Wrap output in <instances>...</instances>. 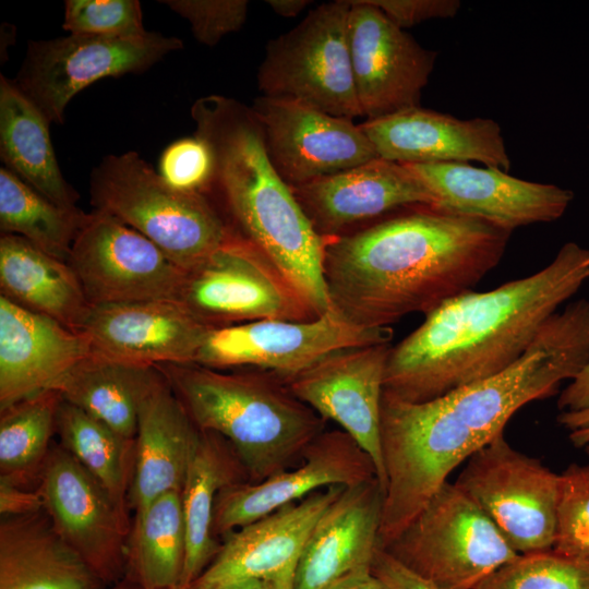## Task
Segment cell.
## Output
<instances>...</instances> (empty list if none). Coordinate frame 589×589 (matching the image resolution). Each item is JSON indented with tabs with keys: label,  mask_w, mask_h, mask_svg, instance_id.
<instances>
[{
	"label": "cell",
	"mask_w": 589,
	"mask_h": 589,
	"mask_svg": "<svg viewBox=\"0 0 589 589\" xmlns=\"http://www.w3.org/2000/svg\"><path fill=\"white\" fill-rule=\"evenodd\" d=\"M589 364V300L557 311L506 370L438 398L411 402L383 392L381 446L386 489L380 548L418 515L459 465L524 406L555 395Z\"/></svg>",
	"instance_id": "obj_1"
},
{
	"label": "cell",
	"mask_w": 589,
	"mask_h": 589,
	"mask_svg": "<svg viewBox=\"0 0 589 589\" xmlns=\"http://www.w3.org/2000/svg\"><path fill=\"white\" fill-rule=\"evenodd\" d=\"M510 233L434 205L390 213L328 240L323 272L332 308L365 328L425 315L495 268Z\"/></svg>",
	"instance_id": "obj_2"
},
{
	"label": "cell",
	"mask_w": 589,
	"mask_h": 589,
	"mask_svg": "<svg viewBox=\"0 0 589 589\" xmlns=\"http://www.w3.org/2000/svg\"><path fill=\"white\" fill-rule=\"evenodd\" d=\"M588 280L589 249L572 241L529 276L445 301L390 347L384 392L428 401L506 370Z\"/></svg>",
	"instance_id": "obj_3"
},
{
	"label": "cell",
	"mask_w": 589,
	"mask_h": 589,
	"mask_svg": "<svg viewBox=\"0 0 589 589\" xmlns=\"http://www.w3.org/2000/svg\"><path fill=\"white\" fill-rule=\"evenodd\" d=\"M195 135L214 156L204 193L229 231L262 252L318 316L332 310L323 264L330 238L318 235L273 166L251 107L220 95L194 101Z\"/></svg>",
	"instance_id": "obj_4"
},
{
	"label": "cell",
	"mask_w": 589,
	"mask_h": 589,
	"mask_svg": "<svg viewBox=\"0 0 589 589\" xmlns=\"http://www.w3.org/2000/svg\"><path fill=\"white\" fill-rule=\"evenodd\" d=\"M203 432L223 436L249 482L297 466L326 421L278 376L260 370H216L196 363L155 366Z\"/></svg>",
	"instance_id": "obj_5"
},
{
	"label": "cell",
	"mask_w": 589,
	"mask_h": 589,
	"mask_svg": "<svg viewBox=\"0 0 589 589\" xmlns=\"http://www.w3.org/2000/svg\"><path fill=\"white\" fill-rule=\"evenodd\" d=\"M89 196L94 209L146 237L185 272L230 236L205 194L173 189L136 152L105 156L92 170Z\"/></svg>",
	"instance_id": "obj_6"
},
{
	"label": "cell",
	"mask_w": 589,
	"mask_h": 589,
	"mask_svg": "<svg viewBox=\"0 0 589 589\" xmlns=\"http://www.w3.org/2000/svg\"><path fill=\"white\" fill-rule=\"evenodd\" d=\"M383 550L438 589H476L519 555L449 481Z\"/></svg>",
	"instance_id": "obj_7"
},
{
	"label": "cell",
	"mask_w": 589,
	"mask_h": 589,
	"mask_svg": "<svg viewBox=\"0 0 589 589\" xmlns=\"http://www.w3.org/2000/svg\"><path fill=\"white\" fill-rule=\"evenodd\" d=\"M348 0L322 3L271 39L257 70L263 96L303 103L335 117L362 116L348 43Z\"/></svg>",
	"instance_id": "obj_8"
},
{
	"label": "cell",
	"mask_w": 589,
	"mask_h": 589,
	"mask_svg": "<svg viewBox=\"0 0 589 589\" xmlns=\"http://www.w3.org/2000/svg\"><path fill=\"white\" fill-rule=\"evenodd\" d=\"M454 484L518 554L553 549L560 474L514 448L504 434L472 454Z\"/></svg>",
	"instance_id": "obj_9"
},
{
	"label": "cell",
	"mask_w": 589,
	"mask_h": 589,
	"mask_svg": "<svg viewBox=\"0 0 589 589\" xmlns=\"http://www.w3.org/2000/svg\"><path fill=\"white\" fill-rule=\"evenodd\" d=\"M177 301L211 329L318 317L262 252L231 232L218 250L185 272Z\"/></svg>",
	"instance_id": "obj_10"
},
{
	"label": "cell",
	"mask_w": 589,
	"mask_h": 589,
	"mask_svg": "<svg viewBox=\"0 0 589 589\" xmlns=\"http://www.w3.org/2000/svg\"><path fill=\"white\" fill-rule=\"evenodd\" d=\"M182 47L181 39L153 32L135 39L69 34L31 40L13 82L50 122L62 124L67 106L88 85L143 72Z\"/></svg>",
	"instance_id": "obj_11"
},
{
	"label": "cell",
	"mask_w": 589,
	"mask_h": 589,
	"mask_svg": "<svg viewBox=\"0 0 589 589\" xmlns=\"http://www.w3.org/2000/svg\"><path fill=\"white\" fill-rule=\"evenodd\" d=\"M392 338L390 327H361L332 309L309 321L268 318L212 329L196 364L260 370L286 381L334 351Z\"/></svg>",
	"instance_id": "obj_12"
},
{
	"label": "cell",
	"mask_w": 589,
	"mask_h": 589,
	"mask_svg": "<svg viewBox=\"0 0 589 589\" xmlns=\"http://www.w3.org/2000/svg\"><path fill=\"white\" fill-rule=\"evenodd\" d=\"M68 263L91 304L177 301L185 271L146 237L94 209L80 229Z\"/></svg>",
	"instance_id": "obj_13"
},
{
	"label": "cell",
	"mask_w": 589,
	"mask_h": 589,
	"mask_svg": "<svg viewBox=\"0 0 589 589\" xmlns=\"http://www.w3.org/2000/svg\"><path fill=\"white\" fill-rule=\"evenodd\" d=\"M59 537L106 586L124 578L132 522L61 445L50 449L37 488Z\"/></svg>",
	"instance_id": "obj_14"
},
{
	"label": "cell",
	"mask_w": 589,
	"mask_h": 589,
	"mask_svg": "<svg viewBox=\"0 0 589 589\" xmlns=\"http://www.w3.org/2000/svg\"><path fill=\"white\" fill-rule=\"evenodd\" d=\"M251 109L267 155L290 187L302 185L377 158L361 124L296 100L259 96Z\"/></svg>",
	"instance_id": "obj_15"
},
{
	"label": "cell",
	"mask_w": 589,
	"mask_h": 589,
	"mask_svg": "<svg viewBox=\"0 0 589 589\" xmlns=\"http://www.w3.org/2000/svg\"><path fill=\"white\" fill-rule=\"evenodd\" d=\"M348 1V43L361 115L373 120L420 106L436 52L368 0Z\"/></svg>",
	"instance_id": "obj_16"
},
{
	"label": "cell",
	"mask_w": 589,
	"mask_h": 589,
	"mask_svg": "<svg viewBox=\"0 0 589 589\" xmlns=\"http://www.w3.org/2000/svg\"><path fill=\"white\" fill-rule=\"evenodd\" d=\"M390 342L334 351L284 381L299 400L333 421L371 457L385 494L381 402Z\"/></svg>",
	"instance_id": "obj_17"
},
{
	"label": "cell",
	"mask_w": 589,
	"mask_h": 589,
	"mask_svg": "<svg viewBox=\"0 0 589 589\" xmlns=\"http://www.w3.org/2000/svg\"><path fill=\"white\" fill-rule=\"evenodd\" d=\"M377 479L371 457L342 430H324L294 467L263 481L231 484L217 496L213 531L226 538L278 508L332 485L351 486Z\"/></svg>",
	"instance_id": "obj_18"
},
{
	"label": "cell",
	"mask_w": 589,
	"mask_h": 589,
	"mask_svg": "<svg viewBox=\"0 0 589 589\" xmlns=\"http://www.w3.org/2000/svg\"><path fill=\"white\" fill-rule=\"evenodd\" d=\"M434 197V206L514 229L551 223L568 208L570 190L509 176L492 167L467 163L407 165Z\"/></svg>",
	"instance_id": "obj_19"
},
{
	"label": "cell",
	"mask_w": 589,
	"mask_h": 589,
	"mask_svg": "<svg viewBox=\"0 0 589 589\" xmlns=\"http://www.w3.org/2000/svg\"><path fill=\"white\" fill-rule=\"evenodd\" d=\"M211 330L175 300L93 305L80 329L92 356L142 366L197 363Z\"/></svg>",
	"instance_id": "obj_20"
},
{
	"label": "cell",
	"mask_w": 589,
	"mask_h": 589,
	"mask_svg": "<svg viewBox=\"0 0 589 589\" xmlns=\"http://www.w3.org/2000/svg\"><path fill=\"white\" fill-rule=\"evenodd\" d=\"M345 488L317 490L228 534L190 589H219L248 580L293 582L313 527Z\"/></svg>",
	"instance_id": "obj_21"
},
{
	"label": "cell",
	"mask_w": 589,
	"mask_h": 589,
	"mask_svg": "<svg viewBox=\"0 0 589 589\" xmlns=\"http://www.w3.org/2000/svg\"><path fill=\"white\" fill-rule=\"evenodd\" d=\"M315 231L335 238L396 211L434 205L431 192L407 166L381 157L291 187Z\"/></svg>",
	"instance_id": "obj_22"
},
{
	"label": "cell",
	"mask_w": 589,
	"mask_h": 589,
	"mask_svg": "<svg viewBox=\"0 0 589 589\" xmlns=\"http://www.w3.org/2000/svg\"><path fill=\"white\" fill-rule=\"evenodd\" d=\"M361 128L378 157L401 165L480 161L510 168L501 128L489 118L464 120L418 106L365 120Z\"/></svg>",
	"instance_id": "obj_23"
},
{
	"label": "cell",
	"mask_w": 589,
	"mask_h": 589,
	"mask_svg": "<svg viewBox=\"0 0 589 589\" xmlns=\"http://www.w3.org/2000/svg\"><path fill=\"white\" fill-rule=\"evenodd\" d=\"M91 354L81 332L0 294V410L57 389Z\"/></svg>",
	"instance_id": "obj_24"
},
{
	"label": "cell",
	"mask_w": 589,
	"mask_h": 589,
	"mask_svg": "<svg viewBox=\"0 0 589 589\" xmlns=\"http://www.w3.org/2000/svg\"><path fill=\"white\" fill-rule=\"evenodd\" d=\"M383 500L376 478L346 486L313 527L293 589H327L353 573L371 569L380 548Z\"/></svg>",
	"instance_id": "obj_25"
},
{
	"label": "cell",
	"mask_w": 589,
	"mask_h": 589,
	"mask_svg": "<svg viewBox=\"0 0 589 589\" xmlns=\"http://www.w3.org/2000/svg\"><path fill=\"white\" fill-rule=\"evenodd\" d=\"M200 433L161 375L139 413L130 491L134 513L167 492L181 491Z\"/></svg>",
	"instance_id": "obj_26"
},
{
	"label": "cell",
	"mask_w": 589,
	"mask_h": 589,
	"mask_svg": "<svg viewBox=\"0 0 589 589\" xmlns=\"http://www.w3.org/2000/svg\"><path fill=\"white\" fill-rule=\"evenodd\" d=\"M56 532L45 508L1 517L0 589H105Z\"/></svg>",
	"instance_id": "obj_27"
},
{
	"label": "cell",
	"mask_w": 589,
	"mask_h": 589,
	"mask_svg": "<svg viewBox=\"0 0 589 589\" xmlns=\"http://www.w3.org/2000/svg\"><path fill=\"white\" fill-rule=\"evenodd\" d=\"M1 296L80 332L91 304L70 264L10 233L0 238Z\"/></svg>",
	"instance_id": "obj_28"
},
{
	"label": "cell",
	"mask_w": 589,
	"mask_h": 589,
	"mask_svg": "<svg viewBox=\"0 0 589 589\" xmlns=\"http://www.w3.org/2000/svg\"><path fill=\"white\" fill-rule=\"evenodd\" d=\"M249 481L231 445L220 435L201 431L181 489L185 558L179 589H190L219 551L213 531L218 494Z\"/></svg>",
	"instance_id": "obj_29"
},
{
	"label": "cell",
	"mask_w": 589,
	"mask_h": 589,
	"mask_svg": "<svg viewBox=\"0 0 589 589\" xmlns=\"http://www.w3.org/2000/svg\"><path fill=\"white\" fill-rule=\"evenodd\" d=\"M50 123L13 81L0 75V156L5 168L55 204L75 207L79 194L62 176Z\"/></svg>",
	"instance_id": "obj_30"
},
{
	"label": "cell",
	"mask_w": 589,
	"mask_h": 589,
	"mask_svg": "<svg viewBox=\"0 0 589 589\" xmlns=\"http://www.w3.org/2000/svg\"><path fill=\"white\" fill-rule=\"evenodd\" d=\"M161 374L155 366L89 356L57 387L62 399L135 440L141 405Z\"/></svg>",
	"instance_id": "obj_31"
},
{
	"label": "cell",
	"mask_w": 589,
	"mask_h": 589,
	"mask_svg": "<svg viewBox=\"0 0 589 589\" xmlns=\"http://www.w3.org/2000/svg\"><path fill=\"white\" fill-rule=\"evenodd\" d=\"M184 558L181 491H170L134 513L124 579L146 589H179Z\"/></svg>",
	"instance_id": "obj_32"
},
{
	"label": "cell",
	"mask_w": 589,
	"mask_h": 589,
	"mask_svg": "<svg viewBox=\"0 0 589 589\" xmlns=\"http://www.w3.org/2000/svg\"><path fill=\"white\" fill-rule=\"evenodd\" d=\"M61 446L108 492L129 516L135 440H128L79 407L62 399L56 422Z\"/></svg>",
	"instance_id": "obj_33"
},
{
	"label": "cell",
	"mask_w": 589,
	"mask_h": 589,
	"mask_svg": "<svg viewBox=\"0 0 589 589\" xmlns=\"http://www.w3.org/2000/svg\"><path fill=\"white\" fill-rule=\"evenodd\" d=\"M87 215L76 206L55 204L9 169H0L1 233L20 236L39 250L68 262Z\"/></svg>",
	"instance_id": "obj_34"
},
{
	"label": "cell",
	"mask_w": 589,
	"mask_h": 589,
	"mask_svg": "<svg viewBox=\"0 0 589 589\" xmlns=\"http://www.w3.org/2000/svg\"><path fill=\"white\" fill-rule=\"evenodd\" d=\"M62 396L48 389L0 410V479L28 488L50 452Z\"/></svg>",
	"instance_id": "obj_35"
},
{
	"label": "cell",
	"mask_w": 589,
	"mask_h": 589,
	"mask_svg": "<svg viewBox=\"0 0 589 589\" xmlns=\"http://www.w3.org/2000/svg\"><path fill=\"white\" fill-rule=\"evenodd\" d=\"M476 589H589V563L554 550L519 554Z\"/></svg>",
	"instance_id": "obj_36"
},
{
	"label": "cell",
	"mask_w": 589,
	"mask_h": 589,
	"mask_svg": "<svg viewBox=\"0 0 589 589\" xmlns=\"http://www.w3.org/2000/svg\"><path fill=\"white\" fill-rule=\"evenodd\" d=\"M555 552L589 563V464L560 473Z\"/></svg>",
	"instance_id": "obj_37"
},
{
	"label": "cell",
	"mask_w": 589,
	"mask_h": 589,
	"mask_svg": "<svg viewBox=\"0 0 589 589\" xmlns=\"http://www.w3.org/2000/svg\"><path fill=\"white\" fill-rule=\"evenodd\" d=\"M62 27L70 34L129 39L149 34L137 0H67Z\"/></svg>",
	"instance_id": "obj_38"
},
{
	"label": "cell",
	"mask_w": 589,
	"mask_h": 589,
	"mask_svg": "<svg viewBox=\"0 0 589 589\" xmlns=\"http://www.w3.org/2000/svg\"><path fill=\"white\" fill-rule=\"evenodd\" d=\"M158 173L173 189L205 193L214 173L209 145L193 135L169 144L159 158Z\"/></svg>",
	"instance_id": "obj_39"
},
{
	"label": "cell",
	"mask_w": 589,
	"mask_h": 589,
	"mask_svg": "<svg viewBox=\"0 0 589 589\" xmlns=\"http://www.w3.org/2000/svg\"><path fill=\"white\" fill-rule=\"evenodd\" d=\"M161 3L190 23L197 41L211 47L243 26L249 8L247 0H164Z\"/></svg>",
	"instance_id": "obj_40"
},
{
	"label": "cell",
	"mask_w": 589,
	"mask_h": 589,
	"mask_svg": "<svg viewBox=\"0 0 589 589\" xmlns=\"http://www.w3.org/2000/svg\"><path fill=\"white\" fill-rule=\"evenodd\" d=\"M397 26L405 29L432 19L453 17L459 11L458 0H368Z\"/></svg>",
	"instance_id": "obj_41"
},
{
	"label": "cell",
	"mask_w": 589,
	"mask_h": 589,
	"mask_svg": "<svg viewBox=\"0 0 589 589\" xmlns=\"http://www.w3.org/2000/svg\"><path fill=\"white\" fill-rule=\"evenodd\" d=\"M371 570L388 589H438L381 548L374 554Z\"/></svg>",
	"instance_id": "obj_42"
},
{
	"label": "cell",
	"mask_w": 589,
	"mask_h": 589,
	"mask_svg": "<svg viewBox=\"0 0 589 589\" xmlns=\"http://www.w3.org/2000/svg\"><path fill=\"white\" fill-rule=\"evenodd\" d=\"M45 508L44 498L38 489L13 484L0 479V516H23Z\"/></svg>",
	"instance_id": "obj_43"
},
{
	"label": "cell",
	"mask_w": 589,
	"mask_h": 589,
	"mask_svg": "<svg viewBox=\"0 0 589 589\" xmlns=\"http://www.w3.org/2000/svg\"><path fill=\"white\" fill-rule=\"evenodd\" d=\"M557 408L561 412L589 408V364L561 392Z\"/></svg>",
	"instance_id": "obj_44"
},
{
	"label": "cell",
	"mask_w": 589,
	"mask_h": 589,
	"mask_svg": "<svg viewBox=\"0 0 589 589\" xmlns=\"http://www.w3.org/2000/svg\"><path fill=\"white\" fill-rule=\"evenodd\" d=\"M557 422L569 431L574 446L585 448L589 455V408L579 411L560 412Z\"/></svg>",
	"instance_id": "obj_45"
},
{
	"label": "cell",
	"mask_w": 589,
	"mask_h": 589,
	"mask_svg": "<svg viewBox=\"0 0 589 589\" xmlns=\"http://www.w3.org/2000/svg\"><path fill=\"white\" fill-rule=\"evenodd\" d=\"M327 589H388L371 569L353 573Z\"/></svg>",
	"instance_id": "obj_46"
},
{
	"label": "cell",
	"mask_w": 589,
	"mask_h": 589,
	"mask_svg": "<svg viewBox=\"0 0 589 589\" xmlns=\"http://www.w3.org/2000/svg\"><path fill=\"white\" fill-rule=\"evenodd\" d=\"M267 5L279 16H298L310 3V0H267Z\"/></svg>",
	"instance_id": "obj_47"
},
{
	"label": "cell",
	"mask_w": 589,
	"mask_h": 589,
	"mask_svg": "<svg viewBox=\"0 0 589 589\" xmlns=\"http://www.w3.org/2000/svg\"><path fill=\"white\" fill-rule=\"evenodd\" d=\"M219 589H293V582L274 580H248Z\"/></svg>",
	"instance_id": "obj_48"
},
{
	"label": "cell",
	"mask_w": 589,
	"mask_h": 589,
	"mask_svg": "<svg viewBox=\"0 0 589 589\" xmlns=\"http://www.w3.org/2000/svg\"><path fill=\"white\" fill-rule=\"evenodd\" d=\"M105 589H146V588L123 578L122 580L113 585H110L106 587Z\"/></svg>",
	"instance_id": "obj_49"
}]
</instances>
